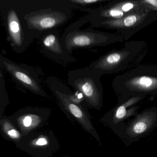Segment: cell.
I'll use <instances>...</instances> for the list:
<instances>
[{
    "label": "cell",
    "mask_w": 157,
    "mask_h": 157,
    "mask_svg": "<svg viewBox=\"0 0 157 157\" xmlns=\"http://www.w3.org/2000/svg\"><path fill=\"white\" fill-rule=\"evenodd\" d=\"M20 1L24 23L35 39L49 30L63 26L72 15V7L67 0H51L48 4L46 0H38L37 8L31 10L25 9Z\"/></svg>",
    "instance_id": "6da1fadb"
},
{
    "label": "cell",
    "mask_w": 157,
    "mask_h": 157,
    "mask_svg": "<svg viewBox=\"0 0 157 157\" xmlns=\"http://www.w3.org/2000/svg\"><path fill=\"white\" fill-rule=\"evenodd\" d=\"M88 22V16L86 15L66 28L61 36V43L68 54L71 55L75 49L105 46L124 40L120 35L104 33L92 28L81 30V27Z\"/></svg>",
    "instance_id": "7a4b0ae2"
},
{
    "label": "cell",
    "mask_w": 157,
    "mask_h": 157,
    "mask_svg": "<svg viewBox=\"0 0 157 157\" xmlns=\"http://www.w3.org/2000/svg\"><path fill=\"white\" fill-rule=\"evenodd\" d=\"M113 86L116 91L127 98L157 94V67H137L116 77Z\"/></svg>",
    "instance_id": "3957f363"
},
{
    "label": "cell",
    "mask_w": 157,
    "mask_h": 157,
    "mask_svg": "<svg viewBox=\"0 0 157 157\" xmlns=\"http://www.w3.org/2000/svg\"><path fill=\"white\" fill-rule=\"evenodd\" d=\"M0 10L7 39L14 52L24 53L35 38L25 27L20 0H1Z\"/></svg>",
    "instance_id": "277c9868"
},
{
    "label": "cell",
    "mask_w": 157,
    "mask_h": 157,
    "mask_svg": "<svg viewBox=\"0 0 157 157\" xmlns=\"http://www.w3.org/2000/svg\"><path fill=\"white\" fill-rule=\"evenodd\" d=\"M144 43L133 41L125 44L124 48L113 50L92 62L89 67L101 76L117 73L125 70L142 60Z\"/></svg>",
    "instance_id": "5b68a950"
},
{
    "label": "cell",
    "mask_w": 157,
    "mask_h": 157,
    "mask_svg": "<svg viewBox=\"0 0 157 157\" xmlns=\"http://www.w3.org/2000/svg\"><path fill=\"white\" fill-rule=\"evenodd\" d=\"M67 75L69 85L83 94L87 103L93 107L101 106L103 91L100 74L87 67L70 71Z\"/></svg>",
    "instance_id": "8992f818"
},
{
    "label": "cell",
    "mask_w": 157,
    "mask_h": 157,
    "mask_svg": "<svg viewBox=\"0 0 157 157\" xmlns=\"http://www.w3.org/2000/svg\"><path fill=\"white\" fill-rule=\"evenodd\" d=\"M157 20V11L148 8L119 20L105 21L93 26L116 30L124 38L130 36Z\"/></svg>",
    "instance_id": "52a82bcc"
},
{
    "label": "cell",
    "mask_w": 157,
    "mask_h": 157,
    "mask_svg": "<svg viewBox=\"0 0 157 157\" xmlns=\"http://www.w3.org/2000/svg\"><path fill=\"white\" fill-rule=\"evenodd\" d=\"M147 7L141 1L112 2L96 9H84L83 11L89 13L88 21L94 26L102 22L122 19Z\"/></svg>",
    "instance_id": "ba28073f"
},
{
    "label": "cell",
    "mask_w": 157,
    "mask_h": 157,
    "mask_svg": "<svg viewBox=\"0 0 157 157\" xmlns=\"http://www.w3.org/2000/svg\"><path fill=\"white\" fill-rule=\"evenodd\" d=\"M0 68L11 76L17 84L36 94L46 96L37 74L31 67L24 64H19L0 56Z\"/></svg>",
    "instance_id": "9c48e42d"
},
{
    "label": "cell",
    "mask_w": 157,
    "mask_h": 157,
    "mask_svg": "<svg viewBox=\"0 0 157 157\" xmlns=\"http://www.w3.org/2000/svg\"><path fill=\"white\" fill-rule=\"evenodd\" d=\"M157 126V108L152 107L138 114L127 125L118 127L117 130H119L124 138L131 141L146 135Z\"/></svg>",
    "instance_id": "30bf717a"
},
{
    "label": "cell",
    "mask_w": 157,
    "mask_h": 157,
    "mask_svg": "<svg viewBox=\"0 0 157 157\" xmlns=\"http://www.w3.org/2000/svg\"><path fill=\"white\" fill-rule=\"evenodd\" d=\"M38 40L42 53L52 60L65 65L77 61L76 58L64 50L61 43L60 33L57 29L46 32Z\"/></svg>",
    "instance_id": "8fae6325"
},
{
    "label": "cell",
    "mask_w": 157,
    "mask_h": 157,
    "mask_svg": "<svg viewBox=\"0 0 157 157\" xmlns=\"http://www.w3.org/2000/svg\"><path fill=\"white\" fill-rule=\"evenodd\" d=\"M144 97H131L126 101L116 107L113 113L112 117V123L114 125V127L118 125L121 122L125 120L131 116L137 113L136 107H131L133 105L143 99Z\"/></svg>",
    "instance_id": "7c38bea8"
},
{
    "label": "cell",
    "mask_w": 157,
    "mask_h": 157,
    "mask_svg": "<svg viewBox=\"0 0 157 157\" xmlns=\"http://www.w3.org/2000/svg\"><path fill=\"white\" fill-rule=\"evenodd\" d=\"M142 2L149 9L157 11V0H145Z\"/></svg>",
    "instance_id": "4fadbf2b"
},
{
    "label": "cell",
    "mask_w": 157,
    "mask_h": 157,
    "mask_svg": "<svg viewBox=\"0 0 157 157\" xmlns=\"http://www.w3.org/2000/svg\"><path fill=\"white\" fill-rule=\"evenodd\" d=\"M8 135L12 138L17 139L20 137V133L15 129H11L8 131Z\"/></svg>",
    "instance_id": "5bb4252c"
},
{
    "label": "cell",
    "mask_w": 157,
    "mask_h": 157,
    "mask_svg": "<svg viewBox=\"0 0 157 157\" xmlns=\"http://www.w3.org/2000/svg\"><path fill=\"white\" fill-rule=\"evenodd\" d=\"M32 118L29 116L26 117L23 120L24 124L26 127L30 126L32 124Z\"/></svg>",
    "instance_id": "9a60e30c"
},
{
    "label": "cell",
    "mask_w": 157,
    "mask_h": 157,
    "mask_svg": "<svg viewBox=\"0 0 157 157\" xmlns=\"http://www.w3.org/2000/svg\"><path fill=\"white\" fill-rule=\"evenodd\" d=\"M47 143V140L46 139L44 138L39 139L36 141V144L37 145H39V146H44V145H46Z\"/></svg>",
    "instance_id": "2e32d148"
}]
</instances>
